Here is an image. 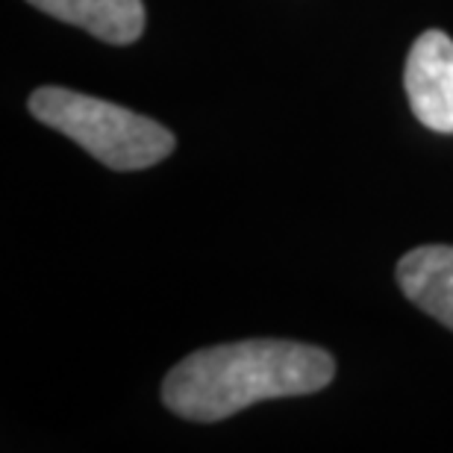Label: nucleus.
<instances>
[{
	"label": "nucleus",
	"instance_id": "nucleus-1",
	"mask_svg": "<svg viewBox=\"0 0 453 453\" xmlns=\"http://www.w3.org/2000/svg\"><path fill=\"white\" fill-rule=\"evenodd\" d=\"M336 362L315 344L250 339L188 353L162 380V403L186 421H224L259 401L315 395Z\"/></svg>",
	"mask_w": 453,
	"mask_h": 453
},
{
	"label": "nucleus",
	"instance_id": "nucleus-2",
	"mask_svg": "<svg viewBox=\"0 0 453 453\" xmlns=\"http://www.w3.org/2000/svg\"><path fill=\"white\" fill-rule=\"evenodd\" d=\"M30 115L68 135L112 171H142L159 165L177 148L174 133L153 118L59 86L35 88L30 95Z\"/></svg>",
	"mask_w": 453,
	"mask_h": 453
},
{
	"label": "nucleus",
	"instance_id": "nucleus-4",
	"mask_svg": "<svg viewBox=\"0 0 453 453\" xmlns=\"http://www.w3.org/2000/svg\"><path fill=\"white\" fill-rule=\"evenodd\" d=\"M397 283L410 301L453 330V248L424 244L397 262Z\"/></svg>",
	"mask_w": 453,
	"mask_h": 453
},
{
	"label": "nucleus",
	"instance_id": "nucleus-3",
	"mask_svg": "<svg viewBox=\"0 0 453 453\" xmlns=\"http://www.w3.org/2000/svg\"><path fill=\"white\" fill-rule=\"evenodd\" d=\"M403 86L415 118L433 133L453 135V42L448 33L427 30L415 39Z\"/></svg>",
	"mask_w": 453,
	"mask_h": 453
},
{
	"label": "nucleus",
	"instance_id": "nucleus-5",
	"mask_svg": "<svg viewBox=\"0 0 453 453\" xmlns=\"http://www.w3.org/2000/svg\"><path fill=\"white\" fill-rule=\"evenodd\" d=\"M44 15L83 27L106 44H133L144 33L142 0H27Z\"/></svg>",
	"mask_w": 453,
	"mask_h": 453
}]
</instances>
